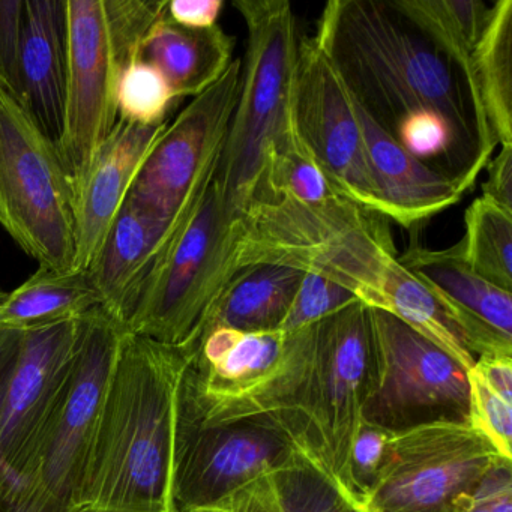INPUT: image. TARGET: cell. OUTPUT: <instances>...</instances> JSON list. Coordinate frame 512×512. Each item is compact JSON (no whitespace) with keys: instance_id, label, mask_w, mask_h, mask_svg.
Wrapping results in <instances>:
<instances>
[{"instance_id":"35","label":"cell","mask_w":512,"mask_h":512,"mask_svg":"<svg viewBox=\"0 0 512 512\" xmlns=\"http://www.w3.org/2000/svg\"><path fill=\"white\" fill-rule=\"evenodd\" d=\"M452 512H512V461H503Z\"/></svg>"},{"instance_id":"40","label":"cell","mask_w":512,"mask_h":512,"mask_svg":"<svg viewBox=\"0 0 512 512\" xmlns=\"http://www.w3.org/2000/svg\"><path fill=\"white\" fill-rule=\"evenodd\" d=\"M191 512H211V511H203V509H202V511H191Z\"/></svg>"},{"instance_id":"33","label":"cell","mask_w":512,"mask_h":512,"mask_svg":"<svg viewBox=\"0 0 512 512\" xmlns=\"http://www.w3.org/2000/svg\"><path fill=\"white\" fill-rule=\"evenodd\" d=\"M391 431L362 421L350 449L349 473L356 502L370 490L385 463Z\"/></svg>"},{"instance_id":"20","label":"cell","mask_w":512,"mask_h":512,"mask_svg":"<svg viewBox=\"0 0 512 512\" xmlns=\"http://www.w3.org/2000/svg\"><path fill=\"white\" fill-rule=\"evenodd\" d=\"M398 260L433 290L458 331L469 314L512 340V292L472 271L458 244L442 251L413 244Z\"/></svg>"},{"instance_id":"36","label":"cell","mask_w":512,"mask_h":512,"mask_svg":"<svg viewBox=\"0 0 512 512\" xmlns=\"http://www.w3.org/2000/svg\"><path fill=\"white\" fill-rule=\"evenodd\" d=\"M487 181L482 184V197L512 215V143L500 145V152L488 161Z\"/></svg>"},{"instance_id":"24","label":"cell","mask_w":512,"mask_h":512,"mask_svg":"<svg viewBox=\"0 0 512 512\" xmlns=\"http://www.w3.org/2000/svg\"><path fill=\"white\" fill-rule=\"evenodd\" d=\"M88 271H56L40 266L13 292L0 290V328L28 332L82 319L101 307Z\"/></svg>"},{"instance_id":"6","label":"cell","mask_w":512,"mask_h":512,"mask_svg":"<svg viewBox=\"0 0 512 512\" xmlns=\"http://www.w3.org/2000/svg\"><path fill=\"white\" fill-rule=\"evenodd\" d=\"M166 5V0H65L67 116L59 151L74 185L118 124L122 71L166 14Z\"/></svg>"},{"instance_id":"14","label":"cell","mask_w":512,"mask_h":512,"mask_svg":"<svg viewBox=\"0 0 512 512\" xmlns=\"http://www.w3.org/2000/svg\"><path fill=\"white\" fill-rule=\"evenodd\" d=\"M80 319L23 334L19 361L0 415V506L10 500L35 437L70 373Z\"/></svg>"},{"instance_id":"23","label":"cell","mask_w":512,"mask_h":512,"mask_svg":"<svg viewBox=\"0 0 512 512\" xmlns=\"http://www.w3.org/2000/svg\"><path fill=\"white\" fill-rule=\"evenodd\" d=\"M304 274L299 269L269 263L239 272L215 302L196 340L202 332L214 328L278 331L289 314Z\"/></svg>"},{"instance_id":"2","label":"cell","mask_w":512,"mask_h":512,"mask_svg":"<svg viewBox=\"0 0 512 512\" xmlns=\"http://www.w3.org/2000/svg\"><path fill=\"white\" fill-rule=\"evenodd\" d=\"M191 350L125 331L89 454L80 512H175L179 392Z\"/></svg>"},{"instance_id":"38","label":"cell","mask_w":512,"mask_h":512,"mask_svg":"<svg viewBox=\"0 0 512 512\" xmlns=\"http://www.w3.org/2000/svg\"><path fill=\"white\" fill-rule=\"evenodd\" d=\"M473 368L494 392L512 403V355L481 356Z\"/></svg>"},{"instance_id":"7","label":"cell","mask_w":512,"mask_h":512,"mask_svg":"<svg viewBox=\"0 0 512 512\" xmlns=\"http://www.w3.org/2000/svg\"><path fill=\"white\" fill-rule=\"evenodd\" d=\"M0 226L43 268L76 262L74 184L58 146L0 86Z\"/></svg>"},{"instance_id":"5","label":"cell","mask_w":512,"mask_h":512,"mask_svg":"<svg viewBox=\"0 0 512 512\" xmlns=\"http://www.w3.org/2000/svg\"><path fill=\"white\" fill-rule=\"evenodd\" d=\"M125 331L103 307L80 319L70 373L4 512H80L89 454Z\"/></svg>"},{"instance_id":"34","label":"cell","mask_w":512,"mask_h":512,"mask_svg":"<svg viewBox=\"0 0 512 512\" xmlns=\"http://www.w3.org/2000/svg\"><path fill=\"white\" fill-rule=\"evenodd\" d=\"M23 17L25 0H0V86L10 91L17 100Z\"/></svg>"},{"instance_id":"12","label":"cell","mask_w":512,"mask_h":512,"mask_svg":"<svg viewBox=\"0 0 512 512\" xmlns=\"http://www.w3.org/2000/svg\"><path fill=\"white\" fill-rule=\"evenodd\" d=\"M301 455L269 419L251 416L205 424L188 409L179 392L173 511L211 508L254 476L286 466Z\"/></svg>"},{"instance_id":"19","label":"cell","mask_w":512,"mask_h":512,"mask_svg":"<svg viewBox=\"0 0 512 512\" xmlns=\"http://www.w3.org/2000/svg\"><path fill=\"white\" fill-rule=\"evenodd\" d=\"M233 47L235 41L220 25L187 29L164 14L143 38L136 58L157 68L176 97H197L226 73Z\"/></svg>"},{"instance_id":"3","label":"cell","mask_w":512,"mask_h":512,"mask_svg":"<svg viewBox=\"0 0 512 512\" xmlns=\"http://www.w3.org/2000/svg\"><path fill=\"white\" fill-rule=\"evenodd\" d=\"M247 31L241 88L214 172L232 247L247 212L265 199L269 158L292 127L298 20L287 0H235ZM233 253V251H232Z\"/></svg>"},{"instance_id":"17","label":"cell","mask_w":512,"mask_h":512,"mask_svg":"<svg viewBox=\"0 0 512 512\" xmlns=\"http://www.w3.org/2000/svg\"><path fill=\"white\" fill-rule=\"evenodd\" d=\"M67 76L65 0H25L19 100L58 148L67 116Z\"/></svg>"},{"instance_id":"22","label":"cell","mask_w":512,"mask_h":512,"mask_svg":"<svg viewBox=\"0 0 512 512\" xmlns=\"http://www.w3.org/2000/svg\"><path fill=\"white\" fill-rule=\"evenodd\" d=\"M202 511V509H199ZM211 512H361L343 491L301 455L266 470L227 494Z\"/></svg>"},{"instance_id":"37","label":"cell","mask_w":512,"mask_h":512,"mask_svg":"<svg viewBox=\"0 0 512 512\" xmlns=\"http://www.w3.org/2000/svg\"><path fill=\"white\" fill-rule=\"evenodd\" d=\"M223 0H172L167 2L166 17L187 29H211L223 10Z\"/></svg>"},{"instance_id":"15","label":"cell","mask_w":512,"mask_h":512,"mask_svg":"<svg viewBox=\"0 0 512 512\" xmlns=\"http://www.w3.org/2000/svg\"><path fill=\"white\" fill-rule=\"evenodd\" d=\"M166 127L167 122L160 127H142L118 121L88 172L74 185V269L88 271L116 215L127 202L152 146Z\"/></svg>"},{"instance_id":"11","label":"cell","mask_w":512,"mask_h":512,"mask_svg":"<svg viewBox=\"0 0 512 512\" xmlns=\"http://www.w3.org/2000/svg\"><path fill=\"white\" fill-rule=\"evenodd\" d=\"M241 88V59L167 124L143 163L128 199L172 232L217 166Z\"/></svg>"},{"instance_id":"32","label":"cell","mask_w":512,"mask_h":512,"mask_svg":"<svg viewBox=\"0 0 512 512\" xmlns=\"http://www.w3.org/2000/svg\"><path fill=\"white\" fill-rule=\"evenodd\" d=\"M356 301L358 298L340 284L305 272L280 331L293 332L307 328Z\"/></svg>"},{"instance_id":"39","label":"cell","mask_w":512,"mask_h":512,"mask_svg":"<svg viewBox=\"0 0 512 512\" xmlns=\"http://www.w3.org/2000/svg\"><path fill=\"white\" fill-rule=\"evenodd\" d=\"M25 332L0 328V415L4 409L8 388L19 361Z\"/></svg>"},{"instance_id":"13","label":"cell","mask_w":512,"mask_h":512,"mask_svg":"<svg viewBox=\"0 0 512 512\" xmlns=\"http://www.w3.org/2000/svg\"><path fill=\"white\" fill-rule=\"evenodd\" d=\"M296 134L340 196L382 215L355 101L313 38H301L290 92Z\"/></svg>"},{"instance_id":"16","label":"cell","mask_w":512,"mask_h":512,"mask_svg":"<svg viewBox=\"0 0 512 512\" xmlns=\"http://www.w3.org/2000/svg\"><path fill=\"white\" fill-rule=\"evenodd\" d=\"M355 107L386 220L412 230L460 202L469 191L458 179L410 155L356 101Z\"/></svg>"},{"instance_id":"27","label":"cell","mask_w":512,"mask_h":512,"mask_svg":"<svg viewBox=\"0 0 512 512\" xmlns=\"http://www.w3.org/2000/svg\"><path fill=\"white\" fill-rule=\"evenodd\" d=\"M461 257L479 277L512 292V215L485 197L473 200L464 214Z\"/></svg>"},{"instance_id":"31","label":"cell","mask_w":512,"mask_h":512,"mask_svg":"<svg viewBox=\"0 0 512 512\" xmlns=\"http://www.w3.org/2000/svg\"><path fill=\"white\" fill-rule=\"evenodd\" d=\"M470 388L469 422L506 460H512V403L487 385L475 368L467 371Z\"/></svg>"},{"instance_id":"18","label":"cell","mask_w":512,"mask_h":512,"mask_svg":"<svg viewBox=\"0 0 512 512\" xmlns=\"http://www.w3.org/2000/svg\"><path fill=\"white\" fill-rule=\"evenodd\" d=\"M172 233L160 220L127 199L110 226L88 272L101 296V307L127 326L140 287Z\"/></svg>"},{"instance_id":"26","label":"cell","mask_w":512,"mask_h":512,"mask_svg":"<svg viewBox=\"0 0 512 512\" xmlns=\"http://www.w3.org/2000/svg\"><path fill=\"white\" fill-rule=\"evenodd\" d=\"M374 310L386 311L397 317L448 353L464 370L469 371L475 365V356L470 353L463 335L446 313L442 302L424 281L401 265L398 257L389 268L379 304Z\"/></svg>"},{"instance_id":"1","label":"cell","mask_w":512,"mask_h":512,"mask_svg":"<svg viewBox=\"0 0 512 512\" xmlns=\"http://www.w3.org/2000/svg\"><path fill=\"white\" fill-rule=\"evenodd\" d=\"M319 47L353 100L394 137L410 113L431 110L454 133L467 190L491 160L460 71L385 0H331L317 23Z\"/></svg>"},{"instance_id":"8","label":"cell","mask_w":512,"mask_h":512,"mask_svg":"<svg viewBox=\"0 0 512 512\" xmlns=\"http://www.w3.org/2000/svg\"><path fill=\"white\" fill-rule=\"evenodd\" d=\"M376 368L371 308L356 301L314 326V355L305 389L304 427L310 460L356 506L350 449L362 422Z\"/></svg>"},{"instance_id":"10","label":"cell","mask_w":512,"mask_h":512,"mask_svg":"<svg viewBox=\"0 0 512 512\" xmlns=\"http://www.w3.org/2000/svg\"><path fill=\"white\" fill-rule=\"evenodd\" d=\"M371 320L376 368L362 421L391 433L469 422L467 370L392 314L371 308Z\"/></svg>"},{"instance_id":"28","label":"cell","mask_w":512,"mask_h":512,"mask_svg":"<svg viewBox=\"0 0 512 512\" xmlns=\"http://www.w3.org/2000/svg\"><path fill=\"white\" fill-rule=\"evenodd\" d=\"M340 196L325 173L290 127L269 158L265 178V199L260 203L292 199L304 205H320Z\"/></svg>"},{"instance_id":"25","label":"cell","mask_w":512,"mask_h":512,"mask_svg":"<svg viewBox=\"0 0 512 512\" xmlns=\"http://www.w3.org/2000/svg\"><path fill=\"white\" fill-rule=\"evenodd\" d=\"M476 91L497 145L512 143V0L490 7L472 56Z\"/></svg>"},{"instance_id":"21","label":"cell","mask_w":512,"mask_h":512,"mask_svg":"<svg viewBox=\"0 0 512 512\" xmlns=\"http://www.w3.org/2000/svg\"><path fill=\"white\" fill-rule=\"evenodd\" d=\"M391 4L460 71L475 109L482 143L493 155L497 142L488 128L479 101L472 64L473 52L484 31L490 5L481 0H391Z\"/></svg>"},{"instance_id":"4","label":"cell","mask_w":512,"mask_h":512,"mask_svg":"<svg viewBox=\"0 0 512 512\" xmlns=\"http://www.w3.org/2000/svg\"><path fill=\"white\" fill-rule=\"evenodd\" d=\"M397 257L382 215L343 196L320 205L284 197L247 212L236 233L230 272L233 280L254 265L289 266L328 278L376 308Z\"/></svg>"},{"instance_id":"29","label":"cell","mask_w":512,"mask_h":512,"mask_svg":"<svg viewBox=\"0 0 512 512\" xmlns=\"http://www.w3.org/2000/svg\"><path fill=\"white\" fill-rule=\"evenodd\" d=\"M179 100L157 68L134 58L124 68L118 86V118L127 124L160 127Z\"/></svg>"},{"instance_id":"30","label":"cell","mask_w":512,"mask_h":512,"mask_svg":"<svg viewBox=\"0 0 512 512\" xmlns=\"http://www.w3.org/2000/svg\"><path fill=\"white\" fill-rule=\"evenodd\" d=\"M394 139L410 155L424 163H427L428 160H436V158H446L451 163L449 173L452 178L458 179L463 184L454 133H452L451 125L439 113L431 112V110L410 113L398 125Z\"/></svg>"},{"instance_id":"9","label":"cell","mask_w":512,"mask_h":512,"mask_svg":"<svg viewBox=\"0 0 512 512\" xmlns=\"http://www.w3.org/2000/svg\"><path fill=\"white\" fill-rule=\"evenodd\" d=\"M503 458L469 422H434L392 433L385 463L359 500L361 512H452Z\"/></svg>"},{"instance_id":"41","label":"cell","mask_w":512,"mask_h":512,"mask_svg":"<svg viewBox=\"0 0 512 512\" xmlns=\"http://www.w3.org/2000/svg\"><path fill=\"white\" fill-rule=\"evenodd\" d=\"M0 512H4V511H2V506H0Z\"/></svg>"}]
</instances>
